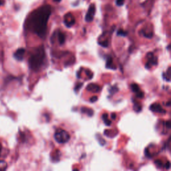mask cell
Instances as JSON below:
<instances>
[{"label": "cell", "instance_id": "603a6c76", "mask_svg": "<svg viewBox=\"0 0 171 171\" xmlns=\"http://www.w3.org/2000/svg\"><path fill=\"white\" fill-rule=\"evenodd\" d=\"M116 114L115 113H112V115H111V118H112V119H114L116 118Z\"/></svg>", "mask_w": 171, "mask_h": 171}, {"label": "cell", "instance_id": "7402d4cb", "mask_svg": "<svg viewBox=\"0 0 171 171\" xmlns=\"http://www.w3.org/2000/svg\"><path fill=\"white\" fill-rule=\"evenodd\" d=\"M164 167L166 168V169H168L170 168V162L169 161H167L166 162V164H165V165H164Z\"/></svg>", "mask_w": 171, "mask_h": 171}, {"label": "cell", "instance_id": "5bb4252c", "mask_svg": "<svg viewBox=\"0 0 171 171\" xmlns=\"http://www.w3.org/2000/svg\"><path fill=\"white\" fill-rule=\"evenodd\" d=\"M81 110H82V112L87 114L88 116H92L94 114V111H93L92 109H90V108H82L81 109Z\"/></svg>", "mask_w": 171, "mask_h": 171}, {"label": "cell", "instance_id": "4fadbf2b", "mask_svg": "<svg viewBox=\"0 0 171 171\" xmlns=\"http://www.w3.org/2000/svg\"><path fill=\"white\" fill-rule=\"evenodd\" d=\"M102 118L103 121L104 122L106 126H110L111 125V120H110L108 118V114H103L102 116Z\"/></svg>", "mask_w": 171, "mask_h": 171}, {"label": "cell", "instance_id": "44dd1931", "mask_svg": "<svg viewBox=\"0 0 171 171\" xmlns=\"http://www.w3.org/2000/svg\"><path fill=\"white\" fill-rule=\"evenodd\" d=\"M154 163L157 164V166H160V167H162V161H160V160H156L154 162Z\"/></svg>", "mask_w": 171, "mask_h": 171}, {"label": "cell", "instance_id": "8fae6325", "mask_svg": "<svg viewBox=\"0 0 171 171\" xmlns=\"http://www.w3.org/2000/svg\"><path fill=\"white\" fill-rule=\"evenodd\" d=\"M58 41L60 45H63L64 43H65L66 41V36L64 34H63L61 32H59L58 34Z\"/></svg>", "mask_w": 171, "mask_h": 171}, {"label": "cell", "instance_id": "d6986e66", "mask_svg": "<svg viewBox=\"0 0 171 171\" xmlns=\"http://www.w3.org/2000/svg\"><path fill=\"white\" fill-rule=\"evenodd\" d=\"M125 0H116V4L118 6H122L124 5Z\"/></svg>", "mask_w": 171, "mask_h": 171}, {"label": "cell", "instance_id": "5b68a950", "mask_svg": "<svg viewBox=\"0 0 171 171\" xmlns=\"http://www.w3.org/2000/svg\"><path fill=\"white\" fill-rule=\"evenodd\" d=\"M148 62L146 63V66H145L146 68L150 69L152 66L157 65V64H158V59H157V57L154 56L152 53H148Z\"/></svg>", "mask_w": 171, "mask_h": 171}, {"label": "cell", "instance_id": "ac0fdd59", "mask_svg": "<svg viewBox=\"0 0 171 171\" xmlns=\"http://www.w3.org/2000/svg\"><path fill=\"white\" fill-rule=\"evenodd\" d=\"M99 45H102V47H104V48H107L108 46V42L107 40H105V41H102V42H99Z\"/></svg>", "mask_w": 171, "mask_h": 171}, {"label": "cell", "instance_id": "8992f818", "mask_svg": "<svg viewBox=\"0 0 171 171\" xmlns=\"http://www.w3.org/2000/svg\"><path fill=\"white\" fill-rule=\"evenodd\" d=\"M64 23L67 27H71L75 24V19H74V17L72 16V15L71 13H68L64 16Z\"/></svg>", "mask_w": 171, "mask_h": 171}, {"label": "cell", "instance_id": "e0dca14e", "mask_svg": "<svg viewBox=\"0 0 171 171\" xmlns=\"http://www.w3.org/2000/svg\"><path fill=\"white\" fill-rule=\"evenodd\" d=\"M7 167V164L6 162L0 160V170H5Z\"/></svg>", "mask_w": 171, "mask_h": 171}, {"label": "cell", "instance_id": "7a4b0ae2", "mask_svg": "<svg viewBox=\"0 0 171 171\" xmlns=\"http://www.w3.org/2000/svg\"><path fill=\"white\" fill-rule=\"evenodd\" d=\"M45 52L43 46L35 49L32 53H31L28 60L29 68L34 72L40 71L45 64Z\"/></svg>", "mask_w": 171, "mask_h": 171}, {"label": "cell", "instance_id": "277c9868", "mask_svg": "<svg viewBox=\"0 0 171 171\" xmlns=\"http://www.w3.org/2000/svg\"><path fill=\"white\" fill-rule=\"evenodd\" d=\"M96 7L94 4H91L89 7L88 11L87 12V14L85 17V20L87 22H91L93 21L94 17L95 15Z\"/></svg>", "mask_w": 171, "mask_h": 171}, {"label": "cell", "instance_id": "9c48e42d", "mask_svg": "<svg viewBox=\"0 0 171 171\" xmlns=\"http://www.w3.org/2000/svg\"><path fill=\"white\" fill-rule=\"evenodd\" d=\"M25 50L24 48H20L15 52L14 58L19 61H22L24 59V55H25Z\"/></svg>", "mask_w": 171, "mask_h": 171}, {"label": "cell", "instance_id": "3957f363", "mask_svg": "<svg viewBox=\"0 0 171 171\" xmlns=\"http://www.w3.org/2000/svg\"><path fill=\"white\" fill-rule=\"evenodd\" d=\"M70 138V136L66 130L58 129L54 134V139L59 144H64L68 142Z\"/></svg>", "mask_w": 171, "mask_h": 171}, {"label": "cell", "instance_id": "9a60e30c", "mask_svg": "<svg viewBox=\"0 0 171 171\" xmlns=\"http://www.w3.org/2000/svg\"><path fill=\"white\" fill-rule=\"evenodd\" d=\"M134 109L137 112H141V110H142V106H141V105L139 104H134Z\"/></svg>", "mask_w": 171, "mask_h": 171}, {"label": "cell", "instance_id": "cb8c5ba5", "mask_svg": "<svg viewBox=\"0 0 171 171\" xmlns=\"http://www.w3.org/2000/svg\"><path fill=\"white\" fill-rule=\"evenodd\" d=\"M2 150H3V146H2V144L0 143V156L2 154Z\"/></svg>", "mask_w": 171, "mask_h": 171}, {"label": "cell", "instance_id": "6da1fadb", "mask_svg": "<svg viewBox=\"0 0 171 171\" xmlns=\"http://www.w3.org/2000/svg\"><path fill=\"white\" fill-rule=\"evenodd\" d=\"M51 14V6H41L32 13L28 22L27 28L40 38H44L47 32V24Z\"/></svg>", "mask_w": 171, "mask_h": 171}, {"label": "cell", "instance_id": "ffe728a7", "mask_svg": "<svg viewBox=\"0 0 171 171\" xmlns=\"http://www.w3.org/2000/svg\"><path fill=\"white\" fill-rule=\"evenodd\" d=\"M97 100H98V97H97V96H92V97L90 99V102H92V103L95 102H96Z\"/></svg>", "mask_w": 171, "mask_h": 171}, {"label": "cell", "instance_id": "30bf717a", "mask_svg": "<svg viewBox=\"0 0 171 171\" xmlns=\"http://www.w3.org/2000/svg\"><path fill=\"white\" fill-rule=\"evenodd\" d=\"M87 90L88 91H92V92H99L100 90V87L99 86H98L96 84H89L88 86H87Z\"/></svg>", "mask_w": 171, "mask_h": 171}, {"label": "cell", "instance_id": "52a82bcc", "mask_svg": "<svg viewBox=\"0 0 171 171\" xmlns=\"http://www.w3.org/2000/svg\"><path fill=\"white\" fill-rule=\"evenodd\" d=\"M150 110L154 112H158V113H166V111L161 107L159 104L154 103L153 104H152L150 106Z\"/></svg>", "mask_w": 171, "mask_h": 171}, {"label": "cell", "instance_id": "ba28073f", "mask_svg": "<svg viewBox=\"0 0 171 171\" xmlns=\"http://www.w3.org/2000/svg\"><path fill=\"white\" fill-rule=\"evenodd\" d=\"M131 89L132 90V92H135L136 94L137 97L140 98H142L144 96V93L140 90V88L136 84H131Z\"/></svg>", "mask_w": 171, "mask_h": 171}, {"label": "cell", "instance_id": "7c38bea8", "mask_svg": "<svg viewBox=\"0 0 171 171\" xmlns=\"http://www.w3.org/2000/svg\"><path fill=\"white\" fill-rule=\"evenodd\" d=\"M106 67L107 68L112 69V70H116V67L114 66L113 64H112V58L109 56L108 58L106 60Z\"/></svg>", "mask_w": 171, "mask_h": 171}, {"label": "cell", "instance_id": "d4e9b609", "mask_svg": "<svg viewBox=\"0 0 171 171\" xmlns=\"http://www.w3.org/2000/svg\"><path fill=\"white\" fill-rule=\"evenodd\" d=\"M61 1V0H54V2H57V3H59Z\"/></svg>", "mask_w": 171, "mask_h": 171}, {"label": "cell", "instance_id": "2e32d148", "mask_svg": "<svg viewBox=\"0 0 171 171\" xmlns=\"http://www.w3.org/2000/svg\"><path fill=\"white\" fill-rule=\"evenodd\" d=\"M128 34V33L125 32V31L122 30V29H120V30L118 31L117 35L119 36H126Z\"/></svg>", "mask_w": 171, "mask_h": 171}]
</instances>
